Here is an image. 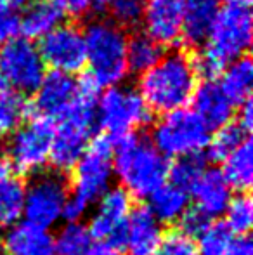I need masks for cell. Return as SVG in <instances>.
I'll return each instance as SVG.
<instances>
[{"mask_svg": "<svg viewBox=\"0 0 253 255\" xmlns=\"http://www.w3.org/2000/svg\"><path fill=\"white\" fill-rule=\"evenodd\" d=\"M148 200V208L156 221L160 224H172V222H179L180 217L186 214L191 198L186 189L167 182Z\"/></svg>", "mask_w": 253, "mask_h": 255, "instance_id": "cell-22", "label": "cell"}, {"mask_svg": "<svg viewBox=\"0 0 253 255\" xmlns=\"http://www.w3.org/2000/svg\"><path fill=\"white\" fill-rule=\"evenodd\" d=\"M191 101L192 111L205 122L210 130L231 124L236 111V104L224 94L215 80H205L196 85Z\"/></svg>", "mask_w": 253, "mask_h": 255, "instance_id": "cell-17", "label": "cell"}, {"mask_svg": "<svg viewBox=\"0 0 253 255\" xmlns=\"http://www.w3.org/2000/svg\"><path fill=\"white\" fill-rule=\"evenodd\" d=\"M0 255H3V254H0Z\"/></svg>", "mask_w": 253, "mask_h": 255, "instance_id": "cell-44", "label": "cell"}, {"mask_svg": "<svg viewBox=\"0 0 253 255\" xmlns=\"http://www.w3.org/2000/svg\"><path fill=\"white\" fill-rule=\"evenodd\" d=\"M7 82H5V78H3V73H2V70H0V96L3 94V92H7Z\"/></svg>", "mask_w": 253, "mask_h": 255, "instance_id": "cell-42", "label": "cell"}, {"mask_svg": "<svg viewBox=\"0 0 253 255\" xmlns=\"http://www.w3.org/2000/svg\"><path fill=\"white\" fill-rule=\"evenodd\" d=\"M198 85V73L191 57L180 51L163 57L139 78V94L151 113L167 115L186 108Z\"/></svg>", "mask_w": 253, "mask_h": 255, "instance_id": "cell-3", "label": "cell"}, {"mask_svg": "<svg viewBox=\"0 0 253 255\" xmlns=\"http://www.w3.org/2000/svg\"><path fill=\"white\" fill-rule=\"evenodd\" d=\"M19 33V14L0 0V45L17 37Z\"/></svg>", "mask_w": 253, "mask_h": 255, "instance_id": "cell-35", "label": "cell"}, {"mask_svg": "<svg viewBox=\"0 0 253 255\" xmlns=\"http://www.w3.org/2000/svg\"><path fill=\"white\" fill-rule=\"evenodd\" d=\"M189 198L194 202V208L213 221L215 217L224 215L233 198V189L229 188L219 168H205L198 181L191 186Z\"/></svg>", "mask_w": 253, "mask_h": 255, "instance_id": "cell-16", "label": "cell"}, {"mask_svg": "<svg viewBox=\"0 0 253 255\" xmlns=\"http://www.w3.org/2000/svg\"><path fill=\"white\" fill-rule=\"evenodd\" d=\"M64 14L63 0H33L23 10V16H19V31L24 38L33 42L58 28L63 23Z\"/></svg>", "mask_w": 253, "mask_h": 255, "instance_id": "cell-19", "label": "cell"}, {"mask_svg": "<svg viewBox=\"0 0 253 255\" xmlns=\"http://www.w3.org/2000/svg\"><path fill=\"white\" fill-rule=\"evenodd\" d=\"M56 255H109L111 250L97 243L82 222H66L54 236Z\"/></svg>", "mask_w": 253, "mask_h": 255, "instance_id": "cell-21", "label": "cell"}, {"mask_svg": "<svg viewBox=\"0 0 253 255\" xmlns=\"http://www.w3.org/2000/svg\"><path fill=\"white\" fill-rule=\"evenodd\" d=\"M149 117L151 111L142 96L130 85L106 89L95 103V122L115 137L134 134V130L148 124Z\"/></svg>", "mask_w": 253, "mask_h": 255, "instance_id": "cell-7", "label": "cell"}, {"mask_svg": "<svg viewBox=\"0 0 253 255\" xmlns=\"http://www.w3.org/2000/svg\"><path fill=\"white\" fill-rule=\"evenodd\" d=\"M222 175L231 189L247 193L253 182V146L247 139L222 161Z\"/></svg>", "mask_w": 253, "mask_h": 255, "instance_id": "cell-24", "label": "cell"}, {"mask_svg": "<svg viewBox=\"0 0 253 255\" xmlns=\"http://www.w3.org/2000/svg\"><path fill=\"white\" fill-rule=\"evenodd\" d=\"M45 68L73 77L87 64L84 31L70 23H61L40 38L37 45Z\"/></svg>", "mask_w": 253, "mask_h": 255, "instance_id": "cell-11", "label": "cell"}, {"mask_svg": "<svg viewBox=\"0 0 253 255\" xmlns=\"http://www.w3.org/2000/svg\"><path fill=\"white\" fill-rule=\"evenodd\" d=\"M210 137L212 130L205 122L191 108H180L163 115L156 122L149 142L169 160L201 154L208 146Z\"/></svg>", "mask_w": 253, "mask_h": 255, "instance_id": "cell-5", "label": "cell"}, {"mask_svg": "<svg viewBox=\"0 0 253 255\" xmlns=\"http://www.w3.org/2000/svg\"><path fill=\"white\" fill-rule=\"evenodd\" d=\"M158 255H198V245L191 236L175 229L163 235Z\"/></svg>", "mask_w": 253, "mask_h": 255, "instance_id": "cell-33", "label": "cell"}, {"mask_svg": "<svg viewBox=\"0 0 253 255\" xmlns=\"http://www.w3.org/2000/svg\"><path fill=\"white\" fill-rule=\"evenodd\" d=\"M227 255H253V243L248 236H236L231 242Z\"/></svg>", "mask_w": 253, "mask_h": 255, "instance_id": "cell-37", "label": "cell"}, {"mask_svg": "<svg viewBox=\"0 0 253 255\" xmlns=\"http://www.w3.org/2000/svg\"><path fill=\"white\" fill-rule=\"evenodd\" d=\"M64 10L75 17H84L94 9V0H63Z\"/></svg>", "mask_w": 253, "mask_h": 255, "instance_id": "cell-36", "label": "cell"}, {"mask_svg": "<svg viewBox=\"0 0 253 255\" xmlns=\"http://www.w3.org/2000/svg\"><path fill=\"white\" fill-rule=\"evenodd\" d=\"M70 189L58 172H40L24 186V221L44 229H51L63 221Z\"/></svg>", "mask_w": 253, "mask_h": 255, "instance_id": "cell-9", "label": "cell"}, {"mask_svg": "<svg viewBox=\"0 0 253 255\" xmlns=\"http://www.w3.org/2000/svg\"><path fill=\"white\" fill-rule=\"evenodd\" d=\"M2 2L5 3V5H9L12 10H24L33 0H2Z\"/></svg>", "mask_w": 253, "mask_h": 255, "instance_id": "cell-39", "label": "cell"}, {"mask_svg": "<svg viewBox=\"0 0 253 255\" xmlns=\"http://www.w3.org/2000/svg\"><path fill=\"white\" fill-rule=\"evenodd\" d=\"M234 236L224 224H210V228L199 236L198 255H227Z\"/></svg>", "mask_w": 253, "mask_h": 255, "instance_id": "cell-32", "label": "cell"}, {"mask_svg": "<svg viewBox=\"0 0 253 255\" xmlns=\"http://www.w3.org/2000/svg\"><path fill=\"white\" fill-rule=\"evenodd\" d=\"M238 125L243 128L245 132H250L252 124H253V106L252 101H247L240 106V115H238Z\"/></svg>", "mask_w": 253, "mask_h": 255, "instance_id": "cell-38", "label": "cell"}, {"mask_svg": "<svg viewBox=\"0 0 253 255\" xmlns=\"http://www.w3.org/2000/svg\"><path fill=\"white\" fill-rule=\"evenodd\" d=\"M30 113V104L17 92H3L0 96V135H10L24 124Z\"/></svg>", "mask_w": 253, "mask_h": 255, "instance_id": "cell-29", "label": "cell"}, {"mask_svg": "<svg viewBox=\"0 0 253 255\" xmlns=\"http://www.w3.org/2000/svg\"><path fill=\"white\" fill-rule=\"evenodd\" d=\"M205 160L201 158V154H191V156H182L175 158L173 163H170L169 167V179L170 184L182 188L189 193L191 186L198 181V177L201 175V172L205 170Z\"/></svg>", "mask_w": 253, "mask_h": 255, "instance_id": "cell-30", "label": "cell"}, {"mask_svg": "<svg viewBox=\"0 0 253 255\" xmlns=\"http://www.w3.org/2000/svg\"><path fill=\"white\" fill-rule=\"evenodd\" d=\"M252 26L250 7L220 5L203 44L205 47L192 61L198 77L203 75L206 80H213L229 63L247 56L252 45Z\"/></svg>", "mask_w": 253, "mask_h": 255, "instance_id": "cell-1", "label": "cell"}, {"mask_svg": "<svg viewBox=\"0 0 253 255\" xmlns=\"http://www.w3.org/2000/svg\"><path fill=\"white\" fill-rule=\"evenodd\" d=\"M0 70L7 85L21 96L35 94L47 75L38 47L24 37H16L0 45Z\"/></svg>", "mask_w": 253, "mask_h": 255, "instance_id": "cell-10", "label": "cell"}, {"mask_svg": "<svg viewBox=\"0 0 253 255\" xmlns=\"http://www.w3.org/2000/svg\"><path fill=\"white\" fill-rule=\"evenodd\" d=\"M24 184L19 177H9L0 181V229L5 231L23 217Z\"/></svg>", "mask_w": 253, "mask_h": 255, "instance_id": "cell-26", "label": "cell"}, {"mask_svg": "<svg viewBox=\"0 0 253 255\" xmlns=\"http://www.w3.org/2000/svg\"><path fill=\"white\" fill-rule=\"evenodd\" d=\"M3 255H56L54 236L40 226L19 221L3 231Z\"/></svg>", "mask_w": 253, "mask_h": 255, "instance_id": "cell-18", "label": "cell"}, {"mask_svg": "<svg viewBox=\"0 0 253 255\" xmlns=\"http://www.w3.org/2000/svg\"><path fill=\"white\" fill-rule=\"evenodd\" d=\"M186 0H146L142 23L146 35L163 45H173L180 40L182 14Z\"/></svg>", "mask_w": 253, "mask_h": 255, "instance_id": "cell-14", "label": "cell"}, {"mask_svg": "<svg viewBox=\"0 0 253 255\" xmlns=\"http://www.w3.org/2000/svg\"><path fill=\"white\" fill-rule=\"evenodd\" d=\"M219 7V0H186L180 40L192 47L205 44Z\"/></svg>", "mask_w": 253, "mask_h": 255, "instance_id": "cell-20", "label": "cell"}, {"mask_svg": "<svg viewBox=\"0 0 253 255\" xmlns=\"http://www.w3.org/2000/svg\"><path fill=\"white\" fill-rule=\"evenodd\" d=\"M106 9L111 14L113 23L125 30L142 23L146 0H109Z\"/></svg>", "mask_w": 253, "mask_h": 255, "instance_id": "cell-31", "label": "cell"}, {"mask_svg": "<svg viewBox=\"0 0 253 255\" xmlns=\"http://www.w3.org/2000/svg\"><path fill=\"white\" fill-rule=\"evenodd\" d=\"M163 57V47L146 33H137L127 42V68L132 73H146Z\"/></svg>", "mask_w": 253, "mask_h": 255, "instance_id": "cell-25", "label": "cell"}, {"mask_svg": "<svg viewBox=\"0 0 253 255\" xmlns=\"http://www.w3.org/2000/svg\"><path fill=\"white\" fill-rule=\"evenodd\" d=\"M88 80L97 89L122 85L127 78L128 35L111 19H95L84 30Z\"/></svg>", "mask_w": 253, "mask_h": 255, "instance_id": "cell-4", "label": "cell"}, {"mask_svg": "<svg viewBox=\"0 0 253 255\" xmlns=\"http://www.w3.org/2000/svg\"><path fill=\"white\" fill-rule=\"evenodd\" d=\"M10 170H12V168H10L9 160H7L5 156H2V154H0V181H2V179H5V177H9Z\"/></svg>", "mask_w": 253, "mask_h": 255, "instance_id": "cell-40", "label": "cell"}, {"mask_svg": "<svg viewBox=\"0 0 253 255\" xmlns=\"http://www.w3.org/2000/svg\"><path fill=\"white\" fill-rule=\"evenodd\" d=\"M132 196L122 188H109L95 202L87 229L97 243L122 247L127 221L132 214Z\"/></svg>", "mask_w": 253, "mask_h": 255, "instance_id": "cell-12", "label": "cell"}, {"mask_svg": "<svg viewBox=\"0 0 253 255\" xmlns=\"http://www.w3.org/2000/svg\"><path fill=\"white\" fill-rule=\"evenodd\" d=\"M248 137V132H245L238 124H227L224 127L217 128L215 134L210 137L206 146L208 158L213 161H224L236 148H240Z\"/></svg>", "mask_w": 253, "mask_h": 255, "instance_id": "cell-28", "label": "cell"}, {"mask_svg": "<svg viewBox=\"0 0 253 255\" xmlns=\"http://www.w3.org/2000/svg\"><path fill=\"white\" fill-rule=\"evenodd\" d=\"M78 98V82L75 77L51 71L35 91L33 108L47 120H61Z\"/></svg>", "mask_w": 253, "mask_h": 255, "instance_id": "cell-13", "label": "cell"}, {"mask_svg": "<svg viewBox=\"0 0 253 255\" xmlns=\"http://www.w3.org/2000/svg\"><path fill=\"white\" fill-rule=\"evenodd\" d=\"M54 128V124L44 117L31 118L17 127L9 135L5 148L10 168H16L19 174H40L49 163Z\"/></svg>", "mask_w": 253, "mask_h": 255, "instance_id": "cell-8", "label": "cell"}, {"mask_svg": "<svg viewBox=\"0 0 253 255\" xmlns=\"http://www.w3.org/2000/svg\"><path fill=\"white\" fill-rule=\"evenodd\" d=\"M113 179V141L109 135H97L75 165L70 196L90 208L111 188Z\"/></svg>", "mask_w": 253, "mask_h": 255, "instance_id": "cell-6", "label": "cell"}, {"mask_svg": "<svg viewBox=\"0 0 253 255\" xmlns=\"http://www.w3.org/2000/svg\"><path fill=\"white\" fill-rule=\"evenodd\" d=\"M226 3H231V5H240V7H250L252 0H224Z\"/></svg>", "mask_w": 253, "mask_h": 255, "instance_id": "cell-41", "label": "cell"}, {"mask_svg": "<svg viewBox=\"0 0 253 255\" xmlns=\"http://www.w3.org/2000/svg\"><path fill=\"white\" fill-rule=\"evenodd\" d=\"M169 160L148 139L134 134L113 141V170L130 196L149 198L169 179Z\"/></svg>", "mask_w": 253, "mask_h": 255, "instance_id": "cell-2", "label": "cell"}, {"mask_svg": "<svg viewBox=\"0 0 253 255\" xmlns=\"http://www.w3.org/2000/svg\"><path fill=\"white\" fill-rule=\"evenodd\" d=\"M219 85L236 106L250 101L253 85V64L250 57H240L227 64L220 73Z\"/></svg>", "mask_w": 253, "mask_h": 255, "instance_id": "cell-23", "label": "cell"}, {"mask_svg": "<svg viewBox=\"0 0 253 255\" xmlns=\"http://www.w3.org/2000/svg\"><path fill=\"white\" fill-rule=\"evenodd\" d=\"M109 255H116V254H109Z\"/></svg>", "mask_w": 253, "mask_h": 255, "instance_id": "cell-43", "label": "cell"}, {"mask_svg": "<svg viewBox=\"0 0 253 255\" xmlns=\"http://www.w3.org/2000/svg\"><path fill=\"white\" fill-rule=\"evenodd\" d=\"M163 228L148 207L132 210L127 221L123 243L127 255H158L163 240Z\"/></svg>", "mask_w": 253, "mask_h": 255, "instance_id": "cell-15", "label": "cell"}, {"mask_svg": "<svg viewBox=\"0 0 253 255\" xmlns=\"http://www.w3.org/2000/svg\"><path fill=\"white\" fill-rule=\"evenodd\" d=\"M179 222H180L179 231H182L184 235L191 236V238L194 240V238H199V236L210 228L212 219H208L203 212H199L198 208L192 207V208H187L186 214L180 217Z\"/></svg>", "mask_w": 253, "mask_h": 255, "instance_id": "cell-34", "label": "cell"}, {"mask_svg": "<svg viewBox=\"0 0 253 255\" xmlns=\"http://www.w3.org/2000/svg\"><path fill=\"white\" fill-rule=\"evenodd\" d=\"M224 226L233 236H248L253 226V202L248 193H240L231 198L224 212Z\"/></svg>", "mask_w": 253, "mask_h": 255, "instance_id": "cell-27", "label": "cell"}]
</instances>
